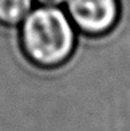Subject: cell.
Segmentation results:
<instances>
[{
	"label": "cell",
	"mask_w": 130,
	"mask_h": 131,
	"mask_svg": "<svg viewBox=\"0 0 130 131\" xmlns=\"http://www.w3.org/2000/svg\"><path fill=\"white\" fill-rule=\"evenodd\" d=\"M70 20L82 34L93 38L107 35L119 20V0H66Z\"/></svg>",
	"instance_id": "cell-2"
},
{
	"label": "cell",
	"mask_w": 130,
	"mask_h": 131,
	"mask_svg": "<svg viewBox=\"0 0 130 131\" xmlns=\"http://www.w3.org/2000/svg\"><path fill=\"white\" fill-rule=\"evenodd\" d=\"M34 0H0V24L17 26L32 11Z\"/></svg>",
	"instance_id": "cell-3"
},
{
	"label": "cell",
	"mask_w": 130,
	"mask_h": 131,
	"mask_svg": "<svg viewBox=\"0 0 130 131\" xmlns=\"http://www.w3.org/2000/svg\"><path fill=\"white\" fill-rule=\"evenodd\" d=\"M39 4L42 5H50V7H56V5L62 4L63 2H66V0H36Z\"/></svg>",
	"instance_id": "cell-4"
},
{
	"label": "cell",
	"mask_w": 130,
	"mask_h": 131,
	"mask_svg": "<svg viewBox=\"0 0 130 131\" xmlns=\"http://www.w3.org/2000/svg\"><path fill=\"white\" fill-rule=\"evenodd\" d=\"M68 15L58 7L32 9L20 27V47L35 67L54 70L66 64L76 46V31Z\"/></svg>",
	"instance_id": "cell-1"
}]
</instances>
